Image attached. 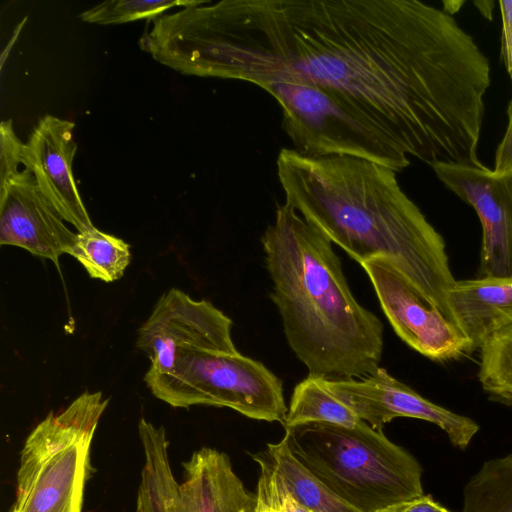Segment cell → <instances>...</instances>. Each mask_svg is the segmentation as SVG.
Instances as JSON below:
<instances>
[{"mask_svg": "<svg viewBox=\"0 0 512 512\" xmlns=\"http://www.w3.org/2000/svg\"><path fill=\"white\" fill-rule=\"evenodd\" d=\"M187 75L319 88L412 156L478 157L489 60L443 9L419 0H221L189 13Z\"/></svg>", "mask_w": 512, "mask_h": 512, "instance_id": "1", "label": "cell"}, {"mask_svg": "<svg viewBox=\"0 0 512 512\" xmlns=\"http://www.w3.org/2000/svg\"><path fill=\"white\" fill-rule=\"evenodd\" d=\"M276 165L285 204L358 263L387 260L449 320L447 297L456 280L444 239L403 191L397 172L293 148H282Z\"/></svg>", "mask_w": 512, "mask_h": 512, "instance_id": "2", "label": "cell"}, {"mask_svg": "<svg viewBox=\"0 0 512 512\" xmlns=\"http://www.w3.org/2000/svg\"><path fill=\"white\" fill-rule=\"evenodd\" d=\"M261 241L271 299L309 376L349 380L375 373L383 324L352 295L332 242L285 203Z\"/></svg>", "mask_w": 512, "mask_h": 512, "instance_id": "3", "label": "cell"}, {"mask_svg": "<svg viewBox=\"0 0 512 512\" xmlns=\"http://www.w3.org/2000/svg\"><path fill=\"white\" fill-rule=\"evenodd\" d=\"M294 457L343 502L377 512L424 494L422 468L382 430L311 422L284 428Z\"/></svg>", "mask_w": 512, "mask_h": 512, "instance_id": "4", "label": "cell"}, {"mask_svg": "<svg viewBox=\"0 0 512 512\" xmlns=\"http://www.w3.org/2000/svg\"><path fill=\"white\" fill-rule=\"evenodd\" d=\"M108 402L100 391L84 392L30 432L20 452L11 512H81L90 447Z\"/></svg>", "mask_w": 512, "mask_h": 512, "instance_id": "5", "label": "cell"}, {"mask_svg": "<svg viewBox=\"0 0 512 512\" xmlns=\"http://www.w3.org/2000/svg\"><path fill=\"white\" fill-rule=\"evenodd\" d=\"M152 394L175 408L227 407L252 419L283 424L282 381L257 360L236 353L189 352L166 374L144 376Z\"/></svg>", "mask_w": 512, "mask_h": 512, "instance_id": "6", "label": "cell"}, {"mask_svg": "<svg viewBox=\"0 0 512 512\" xmlns=\"http://www.w3.org/2000/svg\"><path fill=\"white\" fill-rule=\"evenodd\" d=\"M24 143L11 120L0 126V244L21 247L49 259L58 266L69 254L76 233L40 190L31 170L23 162Z\"/></svg>", "mask_w": 512, "mask_h": 512, "instance_id": "7", "label": "cell"}, {"mask_svg": "<svg viewBox=\"0 0 512 512\" xmlns=\"http://www.w3.org/2000/svg\"><path fill=\"white\" fill-rule=\"evenodd\" d=\"M231 328V319L211 302L197 301L179 289H170L159 298L138 331L137 347L151 361L146 375L168 373L189 352H238Z\"/></svg>", "mask_w": 512, "mask_h": 512, "instance_id": "8", "label": "cell"}, {"mask_svg": "<svg viewBox=\"0 0 512 512\" xmlns=\"http://www.w3.org/2000/svg\"><path fill=\"white\" fill-rule=\"evenodd\" d=\"M361 266L391 326L408 346L438 362L471 352L461 332L391 263L379 258L365 261Z\"/></svg>", "mask_w": 512, "mask_h": 512, "instance_id": "9", "label": "cell"}, {"mask_svg": "<svg viewBox=\"0 0 512 512\" xmlns=\"http://www.w3.org/2000/svg\"><path fill=\"white\" fill-rule=\"evenodd\" d=\"M322 380L340 402L376 430L398 417L420 419L441 428L459 449H465L479 431L471 418L427 400L381 367L360 380Z\"/></svg>", "mask_w": 512, "mask_h": 512, "instance_id": "10", "label": "cell"}, {"mask_svg": "<svg viewBox=\"0 0 512 512\" xmlns=\"http://www.w3.org/2000/svg\"><path fill=\"white\" fill-rule=\"evenodd\" d=\"M431 168L477 213L482 227L479 277H512V176L499 177L484 164L436 163Z\"/></svg>", "mask_w": 512, "mask_h": 512, "instance_id": "11", "label": "cell"}, {"mask_svg": "<svg viewBox=\"0 0 512 512\" xmlns=\"http://www.w3.org/2000/svg\"><path fill=\"white\" fill-rule=\"evenodd\" d=\"M74 126L73 122L53 115L42 117L23 145L22 162L61 217L81 233L94 225L73 174L77 151Z\"/></svg>", "mask_w": 512, "mask_h": 512, "instance_id": "12", "label": "cell"}, {"mask_svg": "<svg viewBox=\"0 0 512 512\" xmlns=\"http://www.w3.org/2000/svg\"><path fill=\"white\" fill-rule=\"evenodd\" d=\"M182 465L188 512H257V494L244 486L226 453L203 447Z\"/></svg>", "mask_w": 512, "mask_h": 512, "instance_id": "13", "label": "cell"}, {"mask_svg": "<svg viewBox=\"0 0 512 512\" xmlns=\"http://www.w3.org/2000/svg\"><path fill=\"white\" fill-rule=\"evenodd\" d=\"M449 321L471 351L512 324V277L456 281L448 293Z\"/></svg>", "mask_w": 512, "mask_h": 512, "instance_id": "14", "label": "cell"}, {"mask_svg": "<svg viewBox=\"0 0 512 512\" xmlns=\"http://www.w3.org/2000/svg\"><path fill=\"white\" fill-rule=\"evenodd\" d=\"M138 433L145 455L135 512H188L182 485L173 476L164 427L144 418Z\"/></svg>", "mask_w": 512, "mask_h": 512, "instance_id": "15", "label": "cell"}, {"mask_svg": "<svg viewBox=\"0 0 512 512\" xmlns=\"http://www.w3.org/2000/svg\"><path fill=\"white\" fill-rule=\"evenodd\" d=\"M292 498L309 512H359L338 498L291 453L286 443H270L264 452Z\"/></svg>", "mask_w": 512, "mask_h": 512, "instance_id": "16", "label": "cell"}, {"mask_svg": "<svg viewBox=\"0 0 512 512\" xmlns=\"http://www.w3.org/2000/svg\"><path fill=\"white\" fill-rule=\"evenodd\" d=\"M361 421L324 385L322 378L308 376L293 391L283 427L327 422L352 427Z\"/></svg>", "mask_w": 512, "mask_h": 512, "instance_id": "17", "label": "cell"}, {"mask_svg": "<svg viewBox=\"0 0 512 512\" xmlns=\"http://www.w3.org/2000/svg\"><path fill=\"white\" fill-rule=\"evenodd\" d=\"M69 255L80 262L91 278L106 283L121 278L131 258L128 243L96 227L76 233Z\"/></svg>", "mask_w": 512, "mask_h": 512, "instance_id": "18", "label": "cell"}, {"mask_svg": "<svg viewBox=\"0 0 512 512\" xmlns=\"http://www.w3.org/2000/svg\"><path fill=\"white\" fill-rule=\"evenodd\" d=\"M479 351L482 389L491 399L512 407V324L490 336Z\"/></svg>", "mask_w": 512, "mask_h": 512, "instance_id": "19", "label": "cell"}, {"mask_svg": "<svg viewBox=\"0 0 512 512\" xmlns=\"http://www.w3.org/2000/svg\"><path fill=\"white\" fill-rule=\"evenodd\" d=\"M205 0H109L104 1L82 12V21L99 24L115 25L140 19L155 20L169 9L187 8L202 4Z\"/></svg>", "mask_w": 512, "mask_h": 512, "instance_id": "20", "label": "cell"}, {"mask_svg": "<svg viewBox=\"0 0 512 512\" xmlns=\"http://www.w3.org/2000/svg\"><path fill=\"white\" fill-rule=\"evenodd\" d=\"M252 457L260 466L257 512H309L292 498L264 452Z\"/></svg>", "mask_w": 512, "mask_h": 512, "instance_id": "21", "label": "cell"}, {"mask_svg": "<svg viewBox=\"0 0 512 512\" xmlns=\"http://www.w3.org/2000/svg\"><path fill=\"white\" fill-rule=\"evenodd\" d=\"M506 115V129L496 148L492 169L499 177L512 176V98L507 105Z\"/></svg>", "mask_w": 512, "mask_h": 512, "instance_id": "22", "label": "cell"}, {"mask_svg": "<svg viewBox=\"0 0 512 512\" xmlns=\"http://www.w3.org/2000/svg\"><path fill=\"white\" fill-rule=\"evenodd\" d=\"M498 4L502 21L501 57L512 84V0Z\"/></svg>", "mask_w": 512, "mask_h": 512, "instance_id": "23", "label": "cell"}, {"mask_svg": "<svg viewBox=\"0 0 512 512\" xmlns=\"http://www.w3.org/2000/svg\"><path fill=\"white\" fill-rule=\"evenodd\" d=\"M377 512H452L436 502L432 496L423 494Z\"/></svg>", "mask_w": 512, "mask_h": 512, "instance_id": "24", "label": "cell"}]
</instances>
